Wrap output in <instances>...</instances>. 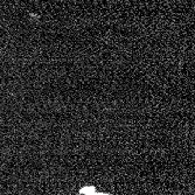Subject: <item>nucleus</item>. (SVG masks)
Masks as SVG:
<instances>
[{"instance_id": "f257e3e1", "label": "nucleus", "mask_w": 195, "mask_h": 195, "mask_svg": "<svg viewBox=\"0 0 195 195\" xmlns=\"http://www.w3.org/2000/svg\"><path fill=\"white\" fill-rule=\"evenodd\" d=\"M95 192H96V188H95L93 186H85V187H82V188L80 189V194L92 195Z\"/></svg>"}, {"instance_id": "f03ea898", "label": "nucleus", "mask_w": 195, "mask_h": 195, "mask_svg": "<svg viewBox=\"0 0 195 195\" xmlns=\"http://www.w3.org/2000/svg\"><path fill=\"white\" fill-rule=\"evenodd\" d=\"M92 195H111V194H103V193H98V192H95Z\"/></svg>"}]
</instances>
